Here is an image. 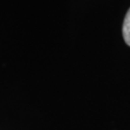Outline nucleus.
Listing matches in <instances>:
<instances>
[{"instance_id":"f257e3e1","label":"nucleus","mask_w":130,"mask_h":130,"mask_svg":"<svg viewBox=\"0 0 130 130\" xmlns=\"http://www.w3.org/2000/svg\"><path fill=\"white\" fill-rule=\"evenodd\" d=\"M122 34H123V39L125 42L130 46V9L128 10L124 18L123 26H122Z\"/></svg>"}]
</instances>
